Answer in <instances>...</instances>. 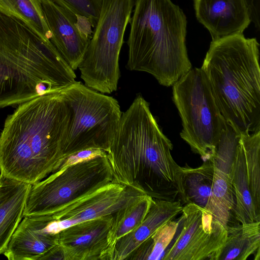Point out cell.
I'll return each instance as SVG.
<instances>
[{
	"instance_id": "6da1fadb",
	"label": "cell",
	"mask_w": 260,
	"mask_h": 260,
	"mask_svg": "<svg viewBox=\"0 0 260 260\" xmlns=\"http://www.w3.org/2000/svg\"><path fill=\"white\" fill-rule=\"evenodd\" d=\"M71 118L61 90L18 105L0 134L1 174L33 184L57 170Z\"/></svg>"
},
{
	"instance_id": "7a4b0ae2",
	"label": "cell",
	"mask_w": 260,
	"mask_h": 260,
	"mask_svg": "<svg viewBox=\"0 0 260 260\" xmlns=\"http://www.w3.org/2000/svg\"><path fill=\"white\" fill-rule=\"evenodd\" d=\"M171 141L140 94L122 113L106 151L114 181L139 188L154 199L181 201L182 168L173 158Z\"/></svg>"
},
{
	"instance_id": "3957f363",
	"label": "cell",
	"mask_w": 260,
	"mask_h": 260,
	"mask_svg": "<svg viewBox=\"0 0 260 260\" xmlns=\"http://www.w3.org/2000/svg\"><path fill=\"white\" fill-rule=\"evenodd\" d=\"M76 78L50 40L0 13V108L60 91Z\"/></svg>"
},
{
	"instance_id": "277c9868",
	"label": "cell",
	"mask_w": 260,
	"mask_h": 260,
	"mask_svg": "<svg viewBox=\"0 0 260 260\" xmlns=\"http://www.w3.org/2000/svg\"><path fill=\"white\" fill-rule=\"evenodd\" d=\"M259 47L243 34L212 41L201 67L221 115L240 135L260 131Z\"/></svg>"
},
{
	"instance_id": "5b68a950",
	"label": "cell",
	"mask_w": 260,
	"mask_h": 260,
	"mask_svg": "<svg viewBox=\"0 0 260 260\" xmlns=\"http://www.w3.org/2000/svg\"><path fill=\"white\" fill-rule=\"evenodd\" d=\"M187 19L171 0H135L129 21L126 68L172 86L192 65L186 46Z\"/></svg>"
},
{
	"instance_id": "8992f818",
	"label": "cell",
	"mask_w": 260,
	"mask_h": 260,
	"mask_svg": "<svg viewBox=\"0 0 260 260\" xmlns=\"http://www.w3.org/2000/svg\"><path fill=\"white\" fill-rule=\"evenodd\" d=\"M135 0H102L98 21L78 67L84 85L103 94L117 89L119 59Z\"/></svg>"
},
{
	"instance_id": "52a82bcc",
	"label": "cell",
	"mask_w": 260,
	"mask_h": 260,
	"mask_svg": "<svg viewBox=\"0 0 260 260\" xmlns=\"http://www.w3.org/2000/svg\"><path fill=\"white\" fill-rule=\"evenodd\" d=\"M172 100L182 121L181 138L204 161L211 159L226 121L201 68H191L172 85Z\"/></svg>"
},
{
	"instance_id": "ba28073f",
	"label": "cell",
	"mask_w": 260,
	"mask_h": 260,
	"mask_svg": "<svg viewBox=\"0 0 260 260\" xmlns=\"http://www.w3.org/2000/svg\"><path fill=\"white\" fill-rule=\"evenodd\" d=\"M61 91L72 111L63 148L65 157L89 148L106 152L116 134L122 113L118 101L76 81Z\"/></svg>"
},
{
	"instance_id": "9c48e42d",
	"label": "cell",
	"mask_w": 260,
	"mask_h": 260,
	"mask_svg": "<svg viewBox=\"0 0 260 260\" xmlns=\"http://www.w3.org/2000/svg\"><path fill=\"white\" fill-rule=\"evenodd\" d=\"M114 181L106 155L60 167L31 184L24 216L51 215L70 202Z\"/></svg>"
},
{
	"instance_id": "30bf717a",
	"label": "cell",
	"mask_w": 260,
	"mask_h": 260,
	"mask_svg": "<svg viewBox=\"0 0 260 260\" xmlns=\"http://www.w3.org/2000/svg\"><path fill=\"white\" fill-rule=\"evenodd\" d=\"M180 232L163 260L210 259L223 244L227 230L205 208L193 204L183 207Z\"/></svg>"
},
{
	"instance_id": "8fae6325",
	"label": "cell",
	"mask_w": 260,
	"mask_h": 260,
	"mask_svg": "<svg viewBox=\"0 0 260 260\" xmlns=\"http://www.w3.org/2000/svg\"><path fill=\"white\" fill-rule=\"evenodd\" d=\"M41 2L51 34L50 41L70 68L77 70L93 34L91 23L85 18L77 17L52 0Z\"/></svg>"
},
{
	"instance_id": "7c38bea8",
	"label": "cell",
	"mask_w": 260,
	"mask_h": 260,
	"mask_svg": "<svg viewBox=\"0 0 260 260\" xmlns=\"http://www.w3.org/2000/svg\"><path fill=\"white\" fill-rule=\"evenodd\" d=\"M147 194L138 188L116 182L92 191L61 207L51 215V221L72 219L77 223L118 211Z\"/></svg>"
},
{
	"instance_id": "4fadbf2b",
	"label": "cell",
	"mask_w": 260,
	"mask_h": 260,
	"mask_svg": "<svg viewBox=\"0 0 260 260\" xmlns=\"http://www.w3.org/2000/svg\"><path fill=\"white\" fill-rule=\"evenodd\" d=\"M113 215L74 224L58 233L64 260H106Z\"/></svg>"
},
{
	"instance_id": "5bb4252c",
	"label": "cell",
	"mask_w": 260,
	"mask_h": 260,
	"mask_svg": "<svg viewBox=\"0 0 260 260\" xmlns=\"http://www.w3.org/2000/svg\"><path fill=\"white\" fill-rule=\"evenodd\" d=\"M198 21L212 41L243 34L251 20L246 0H192Z\"/></svg>"
},
{
	"instance_id": "9a60e30c",
	"label": "cell",
	"mask_w": 260,
	"mask_h": 260,
	"mask_svg": "<svg viewBox=\"0 0 260 260\" xmlns=\"http://www.w3.org/2000/svg\"><path fill=\"white\" fill-rule=\"evenodd\" d=\"M44 215L24 216L3 254L9 260H35L58 244V234L45 231Z\"/></svg>"
},
{
	"instance_id": "2e32d148",
	"label": "cell",
	"mask_w": 260,
	"mask_h": 260,
	"mask_svg": "<svg viewBox=\"0 0 260 260\" xmlns=\"http://www.w3.org/2000/svg\"><path fill=\"white\" fill-rule=\"evenodd\" d=\"M183 207L179 201L153 199L143 221L115 242L110 250L108 260L127 259L145 240L181 213Z\"/></svg>"
},
{
	"instance_id": "e0dca14e",
	"label": "cell",
	"mask_w": 260,
	"mask_h": 260,
	"mask_svg": "<svg viewBox=\"0 0 260 260\" xmlns=\"http://www.w3.org/2000/svg\"><path fill=\"white\" fill-rule=\"evenodd\" d=\"M30 185L0 174V254L24 217Z\"/></svg>"
},
{
	"instance_id": "ac0fdd59",
	"label": "cell",
	"mask_w": 260,
	"mask_h": 260,
	"mask_svg": "<svg viewBox=\"0 0 260 260\" xmlns=\"http://www.w3.org/2000/svg\"><path fill=\"white\" fill-rule=\"evenodd\" d=\"M260 221L228 226L227 236L222 246L210 260H246L259 252Z\"/></svg>"
},
{
	"instance_id": "d6986e66",
	"label": "cell",
	"mask_w": 260,
	"mask_h": 260,
	"mask_svg": "<svg viewBox=\"0 0 260 260\" xmlns=\"http://www.w3.org/2000/svg\"><path fill=\"white\" fill-rule=\"evenodd\" d=\"M229 175L236 197L233 211L236 219L241 224L260 221L249 189L244 151L240 141Z\"/></svg>"
},
{
	"instance_id": "ffe728a7",
	"label": "cell",
	"mask_w": 260,
	"mask_h": 260,
	"mask_svg": "<svg viewBox=\"0 0 260 260\" xmlns=\"http://www.w3.org/2000/svg\"><path fill=\"white\" fill-rule=\"evenodd\" d=\"M181 168V203L193 204L205 208L213 181L214 166L213 161L207 160L197 168H191L186 165Z\"/></svg>"
},
{
	"instance_id": "44dd1931",
	"label": "cell",
	"mask_w": 260,
	"mask_h": 260,
	"mask_svg": "<svg viewBox=\"0 0 260 260\" xmlns=\"http://www.w3.org/2000/svg\"><path fill=\"white\" fill-rule=\"evenodd\" d=\"M0 13L19 19L43 39L50 41L41 0H0Z\"/></svg>"
},
{
	"instance_id": "7402d4cb",
	"label": "cell",
	"mask_w": 260,
	"mask_h": 260,
	"mask_svg": "<svg viewBox=\"0 0 260 260\" xmlns=\"http://www.w3.org/2000/svg\"><path fill=\"white\" fill-rule=\"evenodd\" d=\"M230 175L214 167L213 181L205 209L226 229L235 202Z\"/></svg>"
},
{
	"instance_id": "603a6c76",
	"label": "cell",
	"mask_w": 260,
	"mask_h": 260,
	"mask_svg": "<svg viewBox=\"0 0 260 260\" xmlns=\"http://www.w3.org/2000/svg\"><path fill=\"white\" fill-rule=\"evenodd\" d=\"M153 200L152 198L147 195L118 211L114 215L113 224L108 236L106 260L115 242L135 229L143 221Z\"/></svg>"
},
{
	"instance_id": "cb8c5ba5",
	"label": "cell",
	"mask_w": 260,
	"mask_h": 260,
	"mask_svg": "<svg viewBox=\"0 0 260 260\" xmlns=\"http://www.w3.org/2000/svg\"><path fill=\"white\" fill-rule=\"evenodd\" d=\"M248 184L257 214L260 216V131L240 135Z\"/></svg>"
},
{
	"instance_id": "d4e9b609",
	"label": "cell",
	"mask_w": 260,
	"mask_h": 260,
	"mask_svg": "<svg viewBox=\"0 0 260 260\" xmlns=\"http://www.w3.org/2000/svg\"><path fill=\"white\" fill-rule=\"evenodd\" d=\"M178 221L170 220L145 240L131 254L128 259H162L165 251L175 237Z\"/></svg>"
},
{
	"instance_id": "484cf974",
	"label": "cell",
	"mask_w": 260,
	"mask_h": 260,
	"mask_svg": "<svg viewBox=\"0 0 260 260\" xmlns=\"http://www.w3.org/2000/svg\"><path fill=\"white\" fill-rule=\"evenodd\" d=\"M240 135L226 122L216 148L210 159L215 168L230 174L236 156Z\"/></svg>"
},
{
	"instance_id": "4316f807",
	"label": "cell",
	"mask_w": 260,
	"mask_h": 260,
	"mask_svg": "<svg viewBox=\"0 0 260 260\" xmlns=\"http://www.w3.org/2000/svg\"><path fill=\"white\" fill-rule=\"evenodd\" d=\"M78 17L87 19L93 28L98 21L102 0H52Z\"/></svg>"
},
{
	"instance_id": "83f0119b",
	"label": "cell",
	"mask_w": 260,
	"mask_h": 260,
	"mask_svg": "<svg viewBox=\"0 0 260 260\" xmlns=\"http://www.w3.org/2000/svg\"><path fill=\"white\" fill-rule=\"evenodd\" d=\"M104 155H106V153L101 149L89 148L82 150L67 157L60 167H68L97 156Z\"/></svg>"
},
{
	"instance_id": "f1b7e54d",
	"label": "cell",
	"mask_w": 260,
	"mask_h": 260,
	"mask_svg": "<svg viewBox=\"0 0 260 260\" xmlns=\"http://www.w3.org/2000/svg\"><path fill=\"white\" fill-rule=\"evenodd\" d=\"M39 259L64 260L62 251L58 244L42 255Z\"/></svg>"
}]
</instances>
